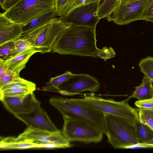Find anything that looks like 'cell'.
Returning a JSON list of instances; mask_svg holds the SVG:
<instances>
[{
  "mask_svg": "<svg viewBox=\"0 0 153 153\" xmlns=\"http://www.w3.org/2000/svg\"><path fill=\"white\" fill-rule=\"evenodd\" d=\"M95 28L72 24L55 41L51 52L62 55L98 57Z\"/></svg>",
  "mask_w": 153,
  "mask_h": 153,
  "instance_id": "1",
  "label": "cell"
},
{
  "mask_svg": "<svg viewBox=\"0 0 153 153\" xmlns=\"http://www.w3.org/2000/svg\"><path fill=\"white\" fill-rule=\"evenodd\" d=\"M104 133L115 149H124L139 143L133 122L126 118L104 113Z\"/></svg>",
  "mask_w": 153,
  "mask_h": 153,
  "instance_id": "2",
  "label": "cell"
},
{
  "mask_svg": "<svg viewBox=\"0 0 153 153\" xmlns=\"http://www.w3.org/2000/svg\"><path fill=\"white\" fill-rule=\"evenodd\" d=\"M49 103L62 116H68L86 121L104 133V113L102 112L78 102L72 98L54 97L50 99Z\"/></svg>",
  "mask_w": 153,
  "mask_h": 153,
  "instance_id": "3",
  "label": "cell"
},
{
  "mask_svg": "<svg viewBox=\"0 0 153 153\" xmlns=\"http://www.w3.org/2000/svg\"><path fill=\"white\" fill-rule=\"evenodd\" d=\"M60 18H55L49 22L27 33L21 37L27 39L41 54L51 52L57 39L71 25Z\"/></svg>",
  "mask_w": 153,
  "mask_h": 153,
  "instance_id": "4",
  "label": "cell"
},
{
  "mask_svg": "<svg viewBox=\"0 0 153 153\" xmlns=\"http://www.w3.org/2000/svg\"><path fill=\"white\" fill-rule=\"evenodd\" d=\"M79 103L90 106L104 113L127 119L134 122L139 118L137 109L131 107L127 99L121 101L106 99L95 96L93 93L84 94L82 98H72Z\"/></svg>",
  "mask_w": 153,
  "mask_h": 153,
  "instance_id": "5",
  "label": "cell"
},
{
  "mask_svg": "<svg viewBox=\"0 0 153 153\" xmlns=\"http://www.w3.org/2000/svg\"><path fill=\"white\" fill-rule=\"evenodd\" d=\"M52 10H55V0H22L2 13L11 21L23 25Z\"/></svg>",
  "mask_w": 153,
  "mask_h": 153,
  "instance_id": "6",
  "label": "cell"
},
{
  "mask_svg": "<svg viewBox=\"0 0 153 153\" xmlns=\"http://www.w3.org/2000/svg\"><path fill=\"white\" fill-rule=\"evenodd\" d=\"M62 117L64 123L62 133L70 142L78 141L89 143H97L102 140L104 132L94 125L76 118Z\"/></svg>",
  "mask_w": 153,
  "mask_h": 153,
  "instance_id": "7",
  "label": "cell"
},
{
  "mask_svg": "<svg viewBox=\"0 0 153 153\" xmlns=\"http://www.w3.org/2000/svg\"><path fill=\"white\" fill-rule=\"evenodd\" d=\"M153 5V0L120 2L107 17V19L119 25L141 20L143 14Z\"/></svg>",
  "mask_w": 153,
  "mask_h": 153,
  "instance_id": "8",
  "label": "cell"
},
{
  "mask_svg": "<svg viewBox=\"0 0 153 153\" xmlns=\"http://www.w3.org/2000/svg\"><path fill=\"white\" fill-rule=\"evenodd\" d=\"M100 1L77 7L60 18L64 22L77 25L96 27L99 22L97 14Z\"/></svg>",
  "mask_w": 153,
  "mask_h": 153,
  "instance_id": "9",
  "label": "cell"
},
{
  "mask_svg": "<svg viewBox=\"0 0 153 153\" xmlns=\"http://www.w3.org/2000/svg\"><path fill=\"white\" fill-rule=\"evenodd\" d=\"M100 84L95 77L86 74H75L62 84L56 91L66 96H73L85 91H98Z\"/></svg>",
  "mask_w": 153,
  "mask_h": 153,
  "instance_id": "10",
  "label": "cell"
},
{
  "mask_svg": "<svg viewBox=\"0 0 153 153\" xmlns=\"http://www.w3.org/2000/svg\"><path fill=\"white\" fill-rule=\"evenodd\" d=\"M18 137L20 139L30 140L38 144L56 145L59 148H68L72 146L70 142L66 138L62 131L59 130L53 132L27 127Z\"/></svg>",
  "mask_w": 153,
  "mask_h": 153,
  "instance_id": "11",
  "label": "cell"
},
{
  "mask_svg": "<svg viewBox=\"0 0 153 153\" xmlns=\"http://www.w3.org/2000/svg\"><path fill=\"white\" fill-rule=\"evenodd\" d=\"M41 102L36 97L33 102L34 110L26 114L14 115L30 127L47 131L56 132L59 130L52 121L46 112L42 108Z\"/></svg>",
  "mask_w": 153,
  "mask_h": 153,
  "instance_id": "12",
  "label": "cell"
},
{
  "mask_svg": "<svg viewBox=\"0 0 153 153\" xmlns=\"http://www.w3.org/2000/svg\"><path fill=\"white\" fill-rule=\"evenodd\" d=\"M34 93L20 96L4 97L0 99L5 108L15 115L29 113L34 110Z\"/></svg>",
  "mask_w": 153,
  "mask_h": 153,
  "instance_id": "13",
  "label": "cell"
},
{
  "mask_svg": "<svg viewBox=\"0 0 153 153\" xmlns=\"http://www.w3.org/2000/svg\"><path fill=\"white\" fill-rule=\"evenodd\" d=\"M36 89L35 83L18 76L0 87V99L4 97L25 96L33 93Z\"/></svg>",
  "mask_w": 153,
  "mask_h": 153,
  "instance_id": "14",
  "label": "cell"
},
{
  "mask_svg": "<svg viewBox=\"0 0 153 153\" xmlns=\"http://www.w3.org/2000/svg\"><path fill=\"white\" fill-rule=\"evenodd\" d=\"M23 34L22 25L11 21L2 13L0 14V45L20 38Z\"/></svg>",
  "mask_w": 153,
  "mask_h": 153,
  "instance_id": "15",
  "label": "cell"
},
{
  "mask_svg": "<svg viewBox=\"0 0 153 153\" xmlns=\"http://www.w3.org/2000/svg\"><path fill=\"white\" fill-rule=\"evenodd\" d=\"M47 144H36L27 139L13 137H0L1 150L32 149H48Z\"/></svg>",
  "mask_w": 153,
  "mask_h": 153,
  "instance_id": "16",
  "label": "cell"
},
{
  "mask_svg": "<svg viewBox=\"0 0 153 153\" xmlns=\"http://www.w3.org/2000/svg\"><path fill=\"white\" fill-rule=\"evenodd\" d=\"M39 51L35 48L28 49L9 59L4 60L3 64L7 68L19 76V74L26 67L30 57Z\"/></svg>",
  "mask_w": 153,
  "mask_h": 153,
  "instance_id": "17",
  "label": "cell"
},
{
  "mask_svg": "<svg viewBox=\"0 0 153 153\" xmlns=\"http://www.w3.org/2000/svg\"><path fill=\"white\" fill-rule=\"evenodd\" d=\"M134 88L135 90L128 97L129 99L133 97L138 100H142L153 97L152 82L145 76L140 85Z\"/></svg>",
  "mask_w": 153,
  "mask_h": 153,
  "instance_id": "18",
  "label": "cell"
},
{
  "mask_svg": "<svg viewBox=\"0 0 153 153\" xmlns=\"http://www.w3.org/2000/svg\"><path fill=\"white\" fill-rule=\"evenodd\" d=\"M56 16L55 10L46 12L27 24L22 25L23 34L29 32L49 22Z\"/></svg>",
  "mask_w": 153,
  "mask_h": 153,
  "instance_id": "19",
  "label": "cell"
},
{
  "mask_svg": "<svg viewBox=\"0 0 153 153\" xmlns=\"http://www.w3.org/2000/svg\"><path fill=\"white\" fill-rule=\"evenodd\" d=\"M139 143H153V130L148 126L141 123L139 119L134 122Z\"/></svg>",
  "mask_w": 153,
  "mask_h": 153,
  "instance_id": "20",
  "label": "cell"
},
{
  "mask_svg": "<svg viewBox=\"0 0 153 153\" xmlns=\"http://www.w3.org/2000/svg\"><path fill=\"white\" fill-rule=\"evenodd\" d=\"M71 72L67 71L63 74L54 77H52L47 82L46 85L42 88L45 91H54L59 89V86L63 83L75 75Z\"/></svg>",
  "mask_w": 153,
  "mask_h": 153,
  "instance_id": "21",
  "label": "cell"
},
{
  "mask_svg": "<svg viewBox=\"0 0 153 153\" xmlns=\"http://www.w3.org/2000/svg\"><path fill=\"white\" fill-rule=\"evenodd\" d=\"M120 0H101L97 14L99 18L107 17L119 3Z\"/></svg>",
  "mask_w": 153,
  "mask_h": 153,
  "instance_id": "22",
  "label": "cell"
},
{
  "mask_svg": "<svg viewBox=\"0 0 153 153\" xmlns=\"http://www.w3.org/2000/svg\"><path fill=\"white\" fill-rule=\"evenodd\" d=\"M4 59L0 58V87L9 83L19 76L10 70L3 64Z\"/></svg>",
  "mask_w": 153,
  "mask_h": 153,
  "instance_id": "23",
  "label": "cell"
},
{
  "mask_svg": "<svg viewBox=\"0 0 153 153\" xmlns=\"http://www.w3.org/2000/svg\"><path fill=\"white\" fill-rule=\"evenodd\" d=\"M140 71L153 82V57L148 56L139 63Z\"/></svg>",
  "mask_w": 153,
  "mask_h": 153,
  "instance_id": "24",
  "label": "cell"
},
{
  "mask_svg": "<svg viewBox=\"0 0 153 153\" xmlns=\"http://www.w3.org/2000/svg\"><path fill=\"white\" fill-rule=\"evenodd\" d=\"M33 48H34L27 39L21 37L15 41L14 49L4 60L10 58L27 50Z\"/></svg>",
  "mask_w": 153,
  "mask_h": 153,
  "instance_id": "25",
  "label": "cell"
},
{
  "mask_svg": "<svg viewBox=\"0 0 153 153\" xmlns=\"http://www.w3.org/2000/svg\"><path fill=\"white\" fill-rule=\"evenodd\" d=\"M138 119L140 122L148 126L153 130V110L139 109Z\"/></svg>",
  "mask_w": 153,
  "mask_h": 153,
  "instance_id": "26",
  "label": "cell"
},
{
  "mask_svg": "<svg viewBox=\"0 0 153 153\" xmlns=\"http://www.w3.org/2000/svg\"><path fill=\"white\" fill-rule=\"evenodd\" d=\"M71 0H55V11L56 16L60 17L65 16L66 8Z\"/></svg>",
  "mask_w": 153,
  "mask_h": 153,
  "instance_id": "27",
  "label": "cell"
},
{
  "mask_svg": "<svg viewBox=\"0 0 153 153\" xmlns=\"http://www.w3.org/2000/svg\"><path fill=\"white\" fill-rule=\"evenodd\" d=\"M101 1V0H71L66 10L64 16L67 15L71 10L77 7L92 3Z\"/></svg>",
  "mask_w": 153,
  "mask_h": 153,
  "instance_id": "28",
  "label": "cell"
},
{
  "mask_svg": "<svg viewBox=\"0 0 153 153\" xmlns=\"http://www.w3.org/2000/svg\"><path fill=\"white\" fill-rule=\"evenodd\" d=\"M15 41L6 42L0 45V58L4 59L11 52L15 47Z\"/></svg>",
  "mask_w": 153,
  "mask_h": 153,
  "instance_id": "29",
  "label": "cell"
},
{
  "mask_svg": "<svg viewBox=\"0 0 153 153\" xmlns=\"http://www.w3.org/2000/svg\"><path fill=\"white\" fill-rule=\"evenodd\" d=\"M116 53L113 48L110 47L109 48L106 47H103L102 49H99L98 51V56L106 61L107 59L115 56Z\"/></svg>",
  "mask_w": 153,
  "mask_h": 153,
  "instance_id": "30",
  "label": "cell"
},
{
  "mask_svg": "<svg viewBox=\"0 0 153 153\" xmlns=\"http://www.w3.org/2000/svg\"><path fill=\"white\" fill-rule=\"evenodd\" d=\"M139 109H145L153 110V97L148 99L138 100L134 103Z\"/></svg>",
  "mask_w": 153,
  "mask_h": 153,
  "instance_id": "31",
  "label": "cell"
},
{
  "mask_svg": "<svg viewBox=\"0 0 153 153\" xmlns=\"http://www.w3.org/2000/svg\"><path fill=\"white\" fill-rule=\"evenodd\" d=\"M22 0H0L1 7L7 11Z\"/></svg>",
  "mask_w": 153,
  "mask_h": 153,
  "instance_id": "32",
  "label": "cell"
},
{
  "mask_svg": "<svg viewBox=\"0 0 153 153\" xmlns=\"http://www.w3.org/2000/svg\"><path fill=\"white\" fill-rule=\"evenodd\" d=\"M141 20L151 22L153 21V5L143 14Z\"/></svg>",
  "mask_w": 153,
  "mask_h": 153,
  "instance_id": "33",
  "label": "cell"
},
{
  "mask_svg": "<svg viewBox=\"0 0 153 153\" xmlns=\"http://www.w3.org/2000/svg\"><path fill=\"white\" fill-rule=\"evenodd\" d=\"M153 148V144H148L144 143H138L126 147L125 149H132L138 148Z\"/></svg>",
  "mask_w": 153,
  "mask_h": 153,
  "instance_id": "34",
  "label": "cell"
},
{
  "mask_svg": "<svg viewBox=\"0 0 153 153\" xmlns=\"http://www.w3.org/2000/svg\"><path fill=\"white\" fill-rule=\"evenodd\" d=\"M137 0H120V2H124V1H131Z\"/></svg>",
  "mask_w": 153,
  "mask_h": 153,
  "instance_id": "35",
  "label": "cell"
},
{
  "mask_svg": "<svg viewBox=\"0 0 153 153\" xmlns=\"http://www.w3.org/2000/svg\"><path fill=\"white\" fill-rule=\"evenodd\" d=\"M152 22L153 23V21H152Z\"/></svg>",
  "mask_w": 153,
  "mask_h": 153,
  "instance_id": "36",
  "label": "cell"
}]
</instances>
